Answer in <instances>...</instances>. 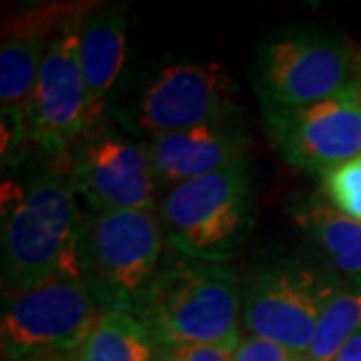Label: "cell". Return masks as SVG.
<instances>
[{
	"label": "cell",
	"instance_id": "20",
	"mask_svg": "<svg viewBox=\"0 0 361 361\" xmlns=\"http://www.w3.org/2000/svg\"><path fill=\"white\" fill-rule=\"evenodd\" d=\"M334 361H361V329L339 349Z\"/></svg>",
	"mask_w": 361,
	"mask_h": 361
},
{
	"label": "cell",
	"instance_id": "10",
	"mask_svg": "<svg viewBox=\"0 0 361 361\" xmlns=\"http://www.w3.org/2000/svg\"><path fill=\"white\" fill-rule=\"evenodd\" d=\"M271 141L291 167L315 173L361 155V90L355 85L299 109H263Z\"/></svg>",
	"mask_w": 361,
	"mask_h": 361
},
{
	"label": "cell",
	"instance_id": "6",
	"mask_svg": "<svg viewBox=\"0 0 361 361\" xmlns=\"http://www.w3.org/2000/svg\"><path fill=\"white\" fill-rule=\"evenodd\" d=\"M345 287L317 259L285 255L255 267L243 285V327L305 355L317 323Z\"/></svg>",
	"mask_w": 361,
	"mask_h": 361
},
{
	"label": "cell",
	"instance_id": "13",
	"mask_svg": "<svg viewBox=\"0 0 361 361\" xmlns=\"http://www.w3.org/2000/svg\"><path fill=\"white\" fill-rule=\"evenodd\" d=\"M129 8L125 2L99 4L80 28V65L87 85V130L103 127L111 97L127 59Z\"/></svg>",
	"mask_w": 361,
	"mask_h": 361
},
{
	"label": "cell",
	"instance_id": "7",
	"mask_svg": "<svg viewBox=\"0 0 361 361\" xmlns=\"http://www.w3.org/2000/svg\"><path fill=\"white\" fill-rule=\"evenodd\" d=\"M103 311L82 277H56L2 297V360L75 357L78 345Z\"/></svg>",
	"mask_w": 361,
	"mask_h": 361
},
{
	"label": "cell",
	"instance_id": "19",
	"mask_svg": "<svg viewBox=\"0 0 361 361\" xmlns=\"http://www.w3.org/2000/svg\"><path fill=\"white\" fill-rule=\"evenodd\" d=\"M297 353L275 341L249 336L239 341L233 361H293Z\"/></svg>",
	"mask_w": 361,
	"mask_h": 361
},
{
	"label": "cell",
	"instance_id": "3",
	"mask_svg": "<svg viewBox=\"0 0 361 361\" xmlns=\"http://www.w3.org/2000/svg\"><path fill=\"white\" fill-rule=\"evenodd\" d=\"M159 219L180 255L225 263L247 241L255 221V187L249 165L223 169L165 191Z\"/></svg>",
	"mask_w": 361,
	"mask_h": 361
},
{
	"label": "cell",
	"instance_id": "16",
	"mask_svg": "<svg viewBox=\"0 0 361 361\" xmlns=\"http://www.w3.org/2000/svg\"><path fill=\"white\" fill-rule=\"evenodd\" d=\"M360 329L361 285H345L323 311L305 357L310 361H334L339 349Z\"/></svg>",
	"mask_w": 361,
	"mask_h": 361
},
{
	"label": "cell",
	"instance_id": "1",
	"mask_svg": "<svg viewBox=\"0 0 361 361\" xmlns=\"http://www.w3.org/2000/svg\"><path fill=\"white\" fill-rule=\"evenodd\" d=\"M61 163L40 165L2 189V297L56 277H80L82 213Z\"/></svg>",
	"mask_w": 361,
	"mask_h": 361
},
{
	"label": "cell",
	"instance_id": "2",
	"mask_svg": "<svg viewBox=\"0 0 361 361\" xmlns=\"http://www.w3.org/2000/svg\"><path fill=\"white\" fill-rule=\"evenodd\" d=\"M133 315L161 349L241 339L243 283L225 263L163 257Z\"/></svg>",
	"mask_w": 361,
	"mask_h": 361
},
{
	"label": "cell",
	"instance_id": "21",
	"mask_svg": "<svg viewBox=\"0 0 361 361\" xmlns=\"http://www.w3.org/2000/svg\"><path fill=\"white\" fill-rule=\"evenodd\" d=\"M357 87L361 90V59H360V66H357Z\"/></svg>",
	"mask_w": 361,
	"mask_h": 361
},
{
	"label": "cell",
	"instance_id": "5",
	"mask_svg": "<svg viewBox=\"0 0 361 361\" xmlns=\"http://www.w3.org/2000/svg\"><path fill=\"white\" fill-rule=\"evenodd\" d=\"M361 51L322 26H295L263 40L253 63V87L263 109L319 103L357 82Z\"/></svg>",
	"mask_w": 361,
	"mask_h": 361
},
{
	"label": "cell",
	"instance_id": "9",
	"mask_svg": "<svg viewBox=\"0 0 361 361\" xmlns=\"http://www.w3.org/2000/svg\"><path fill=\"white\" fill-rule=\"evenodd\" d=\"M61 159L75 191L94 213L155 209L157 179L147 147L127 130L104 123Z\"/></svg>",
	"mask_w": 361,
	"mask_h": 361
},
{
	"label": "cell",
	"instance_id": "4",
	"mask_svg": "<svg viewBox=\"0 0 361 361\" xmlns=\"http://www.w3.org/2000/svg\"><path fill=\"white\" fill-rule=\"evenodd\" d=\"M163 239L155 209L92 211L82 217L80 277L103 310L135 311L165 257Z\"/></svg>",
	"mask_w": 361,
	"mask_h": 361
},
{
	"label": "cell",
	"instance_id": "22",
	"mask_svg": "<svg viewBox=\"0 0 361 361\" xmlns=\"http://www.w3.org/2000/svg\"><path fill=\"white\" fill-rule=\"evenodd\" d=\"M293 361H310V360H307L305 355H297V357H295V360H293Z\"/></svg>",
	"mask_w": 361,
	"mask_h": 361
},
{
	"label": "cell",
	"instance_id": "12",
	"mask_svg": "<svg viewBox=\"0 0 361 361\" xmlns=\"http://www.w3.org/2000/svg\"><path fill=\"white\" fill-rule=\"evenodd\" d=\"M157 185L175 187L223 169L249 165V139L237 121L142 139Z\"/></svg>",
	"mask_w": 361,
	"mask_h": 361
},
{
	"label": "cell",
	"instance_id": "17",
	"mask_svg": "<svg viewBox=\"0 0 361 361\" xmlns=\"http://www.w3.org/2000/svg\"><path fill=\"white\" fill-rule=\"evenodd\" d=\"M319 179L325 201L341 215L361 223V155L325 171Z\"/></svg>",
	"mask_w": 361,
	"mask_h": 361
},
{
	"label": "cell",
	"instance_id": "23",
	"mask_svg": "<svg viewBox=\"0 0 361 361\" xmlns=\"http://www.w3.org/2000/svg\"><path fill=\"white\" fill-rule=\"evenodd\" d=\"M51 361H75V357H61V360H51Z\"/></svg>",
	"mask_w": 361,
	"mask_h": 361
},
{
	"label": "cell",
	"instance_id": "8",
	"mask_svg": "<svg viewBox=\"0 0 361 361\" xmlns=\"http://www.w3.org/2000/svg\"><path fill=\"white\" fill-rule=\"evenodd\" d=\"M237 87L217 63H171L149 78L139 94L115 109L121 127L141 139L209 123L237 121Z\"/></svg>",
	"mask_w": 361,
	"mask_h": 361
},
{
	"label": "cell",
	"instance_id": "15",
	"mask_svg": "<svg viewBox=\"0 0 361 361\" xmlns=\"http://www.w3.org/2000/svg\"><path fill=\"white\" fill-rule=\"evenodd\" d=\"M153 336L133 313L104 310L78 345L75 361H159Z\"/></svg>",
	"mask_w": 361,
	"mask_h": 361
},
{
	"label": "cell",
	"instance_id": "14",
	"mask_svg": "<svg viewBox=\"0 0 361 361\" xmlns=\"http://www.w3.org/2000/svg\"><path fill=\"white\" fill-rule=\"evenodd\" d=\"M291 219L307 241L313 259L343 285H361V223L341 215L322 193L297 199Z\"/></svg>",
	"mask_w": 361,
	"mask_h": 361
},
{
	"label": "cell",
	"instance_id": "18",
	"mask_svg": "<svg viewBox=\"0 0 361 361\" xmlns=\"http://www.w3.org/2000/svg\"><path fill=\"white\" fill-rule=\"evenodd\" d=\"M237 341L221 343H199V345H179V348L161 349L159 361H233Z\"/></svg>",
	"mask_w": 361,
	"mask_h": 361
},
{
	"label": "cell",
	"instance_id": "11",
	"mask_svg": "<svg viewBox=\"0 0 361 361\" xmlns=\"http://www.w3.org/2000/svg\"><path fill=\"white\" fill-rule=\"evenodd\" d=\"M87 20V18H85ZM78 20L52 40L26 109V133L40 153L61 159L87 130V85Z\"/></svg>",
	"mask_w": 361,
	"mask_h": 361
}]
</instances>
